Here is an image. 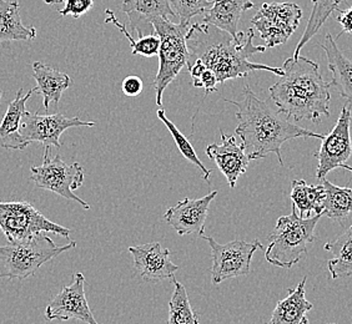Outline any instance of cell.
I'll use <instances>...</instances> for the list:
<instances>
[{"mask_svg":"<svg viewBox=\"0 0 352 324\" xmlns=\"http://www.w3.org/2000/svg\"><path fill=\"white\" fill-rule=\"evenodd\" d=\"M254 36L255 33L250 29L246 39L239 41L225 30L211 24H206L204 21L192 24L190 25L186 35L189 49L188 64L194 60L201 61L206 68L215 74L219 84L239 78H246L256 70H265L283 76V68L255 64L249 60L252 55L265 53L267 50V47L263 45H254Z\"/></svg>","mask_w":352,"mask_h":324,"instance_id":"1","label":"cell"},{"mask_svg":"<svg viewBox=\"0 0 352 324\" xmlns=\"http://www.w3.org/2000/svg\"><path fill=\"white\" fill-rule=\"evenodd\" d=\"M244 99L225 102L236 106L239 125L235 134L241 139V145L249 160H261L269 154H276L278 162L284 166L281 148L285 142L294 139H318L325 136L300 128L298 125L281 119L266 102L260 100L249 85L244 88Z\"/></svg>","mask_w":352,"mask_h":324,"instance_id":"2","label":"cell"},{"mask_svg":"<svg viewBox=\"0 0 352 324\" xmlns=\"http://www.w3.org/2000/svg\"><path fill=\"white\" fill-rule=\"evenodd\" d=\"M284 75L269 89L271 100L278 114L286 120L321 121V116L330 117L331 84L322 78L318 62L298 55L283 65Z\"/></svg>","mask_w":352,"mask_h":324,"instance_id":"3","label":"cell"},{"mask_svg":"<svg viewBox=\"0 0 352 324\" xmlns=\"http://www.w3.org/2000/svg\"><path fill=\"white\" fill-rule=\"evenodd\" d=\"M324 213L302 218L292 205L289 216H281L270 235V243L264 248L265 258L269 264L290 270L307 255L309 244L316 240L315 229Z\"/></svg>","mask_w":352,"mask_h":324,"instance_id":"4","label":"cell"},{"mask_svg":"<svg viewBox=\"0 0 352 324\" xmlns=\"http://www.w3.org/2000/svg\"><path fill=\"white\" fill-rule=\"evenodd\" d=\"M75 247L76 242L74 241L64 246H56V243L44 233H39L24 242L0 246V279L32 277L43 264Z\"/></svg>","mask_w":352,"mask_h":324,"instance_id":"5","label":"cell"},{"mask_svg":"<svg viewBox=\"0 0 352 324\" xmlns=\"http://www.w3.org/2000/svg\"><path fill=\"white\" fill-rule=\"evenodd\" d=\"M154 33L160 38L159 47V71L153 86L156 91V104L163 105L164 91L169 86L180 71L188 65L189 49L186 35L190 21L173 23L165 18H156L151 23Z\"/></svg>","mask_w":352,"mask_h":324,"instance_id":"6","label":"cell"},{"mask_svg":"<svg viewBox=\"0 0 352 324\" xmlns=\"http://www.w3.org/2000/svg\"><path fill=\"white\" fill-rule=\"evenodd\" d=\"M0 230L7 237L8 242L13 244L45 232L65 237L67 240L70 235L69 229L52 222L27 201L0 202Z\"/></svg>","mask_w":352,"mask_h":324,"instance_id":"7","label":"cell"},{"mask_svg":"<svg viewBox=\"0 0 352 324\" xmlns=\"http://www.w3.org/2000/svg\"><path fill=\"white\" fill-rule=\"evenodd\" d=\"M44 161L41 166H32V180L38 187L54 192L67 200L79 203L84 209H90V205L74 194L84 183L85 174L82 165L74 162L68 165L61 160L60 155L50 157V149H44Z\"/></svg>","mask_w":352,"mask_h":324,"instance_id":"8","label":"cell"},{"mask_svg":"<svg viewBox=\"0 0 352 324\" xmlns=\"http://www.w3.org/2000/svg\"><path fill=\"white\" fill-rule=\"evenodd\" d=\"M211 248V282L220 284L230 278L248 276L251 272V261L254 253L258 250L264 251L263 243L258 240L248 242L237 240L229 243L217 242L212 237L203 236Z\"/></svg>","mask_w":352,"mask_h":324,"instance_id":"9","label":"cell"},{"mask_svg":"<svg viewBox=\"0 0 352 324\" xmlns=\"http://www.w3.org/2000/svg\"><path fill=\"white\" fill-rule=\"evenodd\" d=\"M302 10L295 3H264L251 19L267 49L285 44L296 32Z\"/></svg>","mask_w":352,"mask_h":324,"instance_id":"10","label":"cell"},{"mask_svg":"<svg viewBox=\"0 0 352 324\" xmlns=\"http://www.w3.org/2000/svg\"><path fill=\"white\" fill-rule=\"evenodd\" d=\"M351 104H345L331 132L321 140V146L315 154L318 161L316 170L318 180L326 178L331 171L341 167L351 157Z\"/></svg>","mask_w":352,"mask_h":324,"instance_id":"11","label":"cell"},{"mask_svg":"<svg viewBox=\"0 0 352 324\" xmlns=\"http://www.w3.org/2000/svg\"><path fill=\"white\" fill-rule=\"evenodd\" d=\"M94 121H84L79 117H67L63 114L41 115L25 111L21 117V136L30 142H41L44 149H60V136L72 128H94Z\"/></svg>","mask_w":352,"mask_h":324,"instance_id":"12","label":"cell"},{"mask_svg":"<svg viewBox=\"0 0 352 324\" xmlns=\"http://www.w3.org/2000/svg\"><path fill=\"white\" fill-rule=\"evenodd\" d=\"M73 277V284L64 287L47 304L45 308L47 321L78 319L85 324H99L89 307L84 275L76 272Z\"/></svg>","mask_w":352,"mask_h":324,"instance_id":"13","label":"cell"},{"mask_svg":"<svg viewBox=\"0 0 352 324\" xmlns=\"http://www.w3.org/2000/svg\"><path fill=\"white\" fill-rule=\"evenodd\" d=\"M134 259V270L145 282L156 284L165 279H174L179 266L170 259V251L159 242L146 243L129 247Z\"/></svg>","mask_w":352,"mask_h":324,"instance_id":"14","label":"cell"},{"mask_svg":"<svg viewBox=\"0 0 352 324\" xmlns=\"http://www.w3.org/2000/svg\"><path fill=\"white\" fill-rule=\"evenodd\" d=\"M217 196V191H211L201 198H184L165 212L164 220L180 236L197 233L203 237L211 201Z\"/></svg>","mask_w":352,"mask_h":324,"instance_id":"15","label":"cell"},{"mask_svg":"<svg viewBox=\"0 0 352 324\" xmlns=\"http://www.w3.org/2000/svg\"><path fill=\"white\" fill-rule=\"evenodd\" d=\"M221 143L209 145L205 154L217 163V169L225 176L230 189H235L239 177L246 172L250 160L245 154L243 145L237 143L234 136L226 135L221 131Z\"/></svg>","mask_w":352,"mask_h":324,"instance_id":"16","label":"cell"},{"mask_svg":"<svg viewBox=\"0 0 352 324\" xmlns=\"http://www.w3.org/2000/svg\"><path fill=\"white\" fill-rule=\"evenodd\" d=\"M34 94L33 89L29 90L27 94L23 93V89H19L13 102H9L7 113L0 122V148L6 150H19L23 151L29 146V142L21 136V121L24 113L27 111V102L30 96Z\"/></svg>","mask_w":352,"mask_h":324,"instance_id":"17","label":"cell"},{"mask_svg":"<svg viewBox=\"0 0 352 324\" xmlns=\"http://www.w3.org/2000/svg\"><path fill=\"white\" fill-rule=\"evenodd\" d=\"M122 13L129 16L130 27L138 32V36H144V30L151 27L156 18L176 16L170 0H122Z\"/></svg>","mask_w":352,"mask_h":324,"instance_id":"18","label":"cell"},{"mask_svg":"<svg viewBox=\"0 0 352 324\" xmlns=\"http://www.w3.org/2000/svg\"><path fill=\"white\" fill-rule=\"evenodd\" d=\"M255 7L251 0H215L214 5L205 12L204 23L225 30L239 41L245 39L243 32H239V21L246 10Z\"/></svg>","mask_w":352,"mask_h":324,"instance_id":"19","label":"cell"},{"mask_svg":"<svg viewBox=\"0 0 352 324\" xmlns=\"http://www.w3.org/2000/svg\"><path fill=\"white\" fill-rule=\"evenodd\" d=\"M306 279L302 278L296 288L289 290V296L276 304L266 324H309L307 313L314 305L306 299Z\"/></svg>","mask_w":352,"mask_h":324,"instance_id":"20","label":"cell"},{"mask_svg":"<svg viewBox=\"0 0 352 324\" xmlns=\"http://www.w3.org/2000/svg\"><path fill=\"white\" fill-rule=\"evenodd\" d=\"M32 67H33L32 76L36 81V88L33 89V91L43 96V104L45 110L49 108L50 104L58 105L60 102L63 93L73 85L70 76L43 64L41 61H34Z\"/></svg>","mask_w":352,"mask_h":324,"instance_id":"21","label":"cell"},{"mask_svg":"<svg viewBox=\"0 0 352 324\" xmlns=\"http://www.w3.org/2000/svg\"><path fill=\"white\" fill-rule=\"evenodd\" d=\"M320 47L325 51L327 68L331 71V86L338 89L340 95L352 105V61L340 50L331 34L325 35Z\"/></svg>","mask_w":352,"mask_h":324,"instance_id":"22","label":"cell"},{"mask_svg":"<svg viewBox=\"0 0 352 324\" xmlns=\"http://www.w3.org/2000/svg\"><path fill=\"white\" fill-rule=\"evenodd\" d=\"M36 38V29L21 21L18 0H0V43L29 41Z\"/></svg>","mask_w":352,"mask_h":324,"instance_id":"23","label":"cell"},{"mask_svg":"<svg viewBox=\"0 0 352 324\" xmlns=\"http://www.w3.org/2000/svg\"><path fill=\"white\" fill-rule=\"evenodd\" d=\"M290 197L292 205L298 211V216L302 218L310 217L312 212H315V215L324 212L325 189L322 183L312 186L307 185L304 180H294Z\"/></svg>","mask_w":352,"mask_h":324,"instance_id":"24","label":"cell"},{"mask_svg":"<svg viewBox=\"0 0 352 324\" xmlns=\"http://www.w3.org/2000/svg\"><path fill=\"white\" fill-rule=\"evenodd\" d=\"M324 250L331 252L333 258L327 262L332 279L352 276V226L344 231L335 241L326 243Z\"/></svg>","mask_w":352,"mask_h":324,"instance_id":"25","label":"cell"},{"mask_svg":"<svg viewBox=\"0 0 352 324\" xmlns=\"http://www.w3.org/2000/svg\"><path fill=\"white\" fill-rule=\"evenodd\" d=\"M321 183L325 189L324 216L329 217L332 221L342 222L352 212V189L340 187L326 178L321 180Z\"/></svg>","mask_w":352,"mask_h":324,"instance_id":"26","label":"cell"},{"mask_svg":"<svg viewBox=\"0 0 352 324\" xmlns=\"http://www.w3.org/2000/svg\"><path fill=\"white\" fill-rule=\"evenodd\" d=\"M312 10L311 15L307 21L305 32L298 40L296 49L294 51L292 58H298L301 49L305 47L309 41L311 40L315 35L318 34V30L325 24L329 16L331 15L336 9H339L340 4L344 0H311Z\"/></svg>","mask_w":352,"mask_h":324,"instance_id":"27","label":"cell"},{"mask_svg":"<svg viewBox=\"0 0 352 324\" xmlns=\"http://www.w3.org/2000/svg\"><path fill=\"white\" fill-rule=\"evenodd\" d=\"M171 281L174 284V292L169 301V317L166 324H200L199 314L190 304L185 286L177 282L175 278Z\"/></svg>","mask_w":352,"mask_h":324,"instance_id":"28","label":"cell"},{"mask_svg":"<svg viewBox=\"0 0 352 324\" xmlns=\"http://www.w3.org/2000/svg\"><path fill=\"white\" fill-rule=\"evenodd\" d=\"M105 23L116 25L119 29V32L129 40L130 47H131V54L140 55V56H145V58H151V56L159 54L160 38L157 35H144L142 38H138L135 40L129 32L126 30L125 25L122 24L119 19L116 18V14L113 13L111 9L105 10Z\"/></svg>","mask_w":352,"mask_h":324,"instance_id":"29","label":"cell"},{"mask_svg":"<svg viewBox=\"0 0 352 324\" xmlns=\"http://www.w3.org/2000/svg\"><path fill=\"white\" fill-rule=\"evenodd\" d=\"M157 117L162 120L164 125L169 130L170 134H171L174 141H175L177 149L182 152V155L185 157V160L191 162L192 165H195L197 167L201 170V171H203L204 180H205L206 183H210V175L211 172H212V170L206 169V167L204 166L203 162L200 161V159L197 157V152H195L194 148L191 146L189 140L180 132V130L176 128L173 122L170 121L169 117L166 116L163 108L157 110Z\"/></svg>","mask_w":352,"mask_h":324,"instance_id":"30","label":"cell"},{"mask_svg":"<svg viewBox=\"0 0 352 324\" xmlns=\"http://www.w3.org/2000/svg\"><path fill=\"white\" fill-rule=\"evenodd\" d=\"M215 0H170V4L180 21H191L197 14L208 12Z\"/></svg>","mask_w":352,"mask_h":324,"instance_id":"31","label":"cell"},{"mask_svg":"<svg viewBox=\"0 0 352 324\" xmlns=\"http://www.w3.org/2000/svg\"><path fill=\"white\" fill-rule=\"evenodd\" d=\"M65 7L59 10L61 16L72 15L75 19L80 18L94 5V0H64Z\"/></svg>","mask_w":352,"mask_h":324,"instance_id":"32","label":"cell"},{"mask_svg":"<svg viewBox=\"0 0 352 324\" xmlns=\"http://www.w3.org/2000/svg\"><path fill=\"white\" fill-rule=\"evenodd\" d=\"M192 84L197 88H203L205 90V94L208 95L217 91V85L219 82H217L215 74L206 68L197 79L192 80Z\"/></svg>","mask_w":352,"mask_h":324,"instance_id":"33","label":"cell"},{"mask_svg":"<svg viewBox=\"0 0 352 324\" xmlns=\"http://www.w3.org/2000/svg\"><path fill=\"white\" fill-rule=\"evenodd\" d=\"M142 80L136 76V75H130L126 76L122 84V90L124 95L129 96V97H135L138 95H140L142 93Z\"/></svg>","mask_w":352,"mask_h":324,"instance_id":"34","label":"cell"},{"mask_svg":"<svg viewBox=\"0 0 352 324\" xmlns=\"http://www.w3.org/2000/svg\"><path fill=\"white\" fill-rule=\"evenodd\" d=\"M333 13H335V19L342 27V32L340 33L339 36L344 34H352V5L345 10L336 9Z\"/></svg>","mask_w":352,"mask_h":324,"instance_id":"35","label":"cell"},{"mask_svg":"<svg viewBox=\"0 0 352 324\" xmlns=\"http://www.w3.org/2000/svg\"><path fill=\"white\" fill-rule=\"evenodd\" d=\"M49 5H54V4H60L64 0H44Z\"/></svg>","mask_w":352,"mask_h":324,"instance_id":"36","label":"cell"},{"mask_svg":"<svg viewBox=\"0 0 352 324\" xmlns=\"http://www.w3.org/2000/svg\"><path fill=\"white\" fill-rule=\"evenodd\" d=\"M341 167H342V169L349 170V171H350V172H351L352 174V166H349V165H346V163H344V165H342Z\"/></svg>","mask_w":352,"mask_h":324,"instance_id":"37","label":"cell"},{"mask_svg":"<svg viewBox=\"0 0 352 324\" xmlns=\"http://www.w3.org/2000/svg\"><path fill=\"white\" fill-rule=\"evenodd\" d=\"M1 99H3V91L0 90V102H1Z\"/></svg>","mask_w":352,"mask_h":324,"instance_id":"38","label":"cell"},{"mask_svg":"<svg viewBox=\"0 0 352 324\" xmlns=\"http://www.w3.org/2000/svg\"><path fill=\"white\" fill-rule=\"evenodd\" d=\"M332 324V323H331Z\"/></svg>","mask_w":352,"mask_h":324,"instance_id":"39","label":"cell"}]
</instances>
